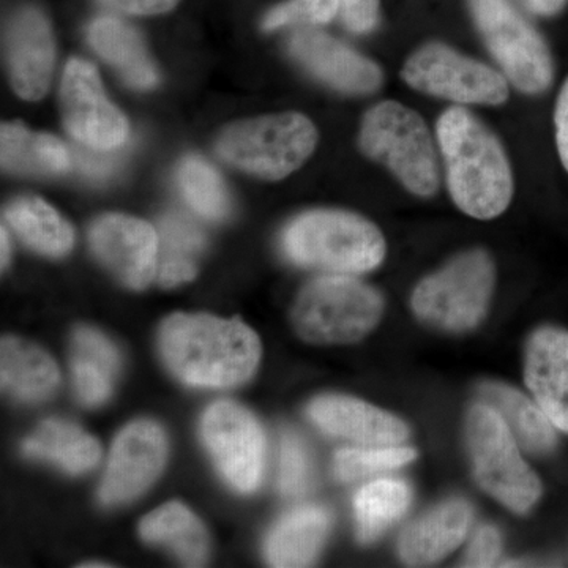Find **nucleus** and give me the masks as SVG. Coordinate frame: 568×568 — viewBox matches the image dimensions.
<instances>
[{
    "label": "nucleus",
    "instance_id": "cd10ccee",
    "mask_svg": "<svg viewBox=\"0 0 568 568\" xmlns=\"http://www.w3.org/2000/svg\"><path fill=\"white\" fill-rule=\"evenodd\" d=\"M6 219L18 237L37 253L61 257L73 248V227L40 197H18L6 209Z\"/></svg>",
    "mask_w": 568,
    "mask_h": 568
},
{
    "label": "nucleus",
    "instance_id": "1a4fd4ad",
    "mask_svg": "<svg viewBox=\"0 0 568 568\" xmlns=\"http://www.w3.org/2000/svg\"><path fill=\"white\" fill-rule=\"evenodd\" d=\"M481 39L507 80L528 95L548 91L555 62L547 41L511 0H469Z\"/></svg>",
    "mask_w": 568,
    "mask_h": 568
},
{
    "label": "nucleus",
    "instance_id": "2f4dec72",
    "mask_svg": "<svg viewBox=\"0 0 568 568\" xmlns=\"http://www.w3.org/2000/svg\"><path fill=\"white\" fill-rule=\"evenodd\" d=\"M416 457L414 448L402 446L343 448L336 452L334 470L339 480L355 481L386 470L399 469L413 463Z\"/></svg>",
    "mask_w": 568,
    "mask_h": 568
},
{
    "label": "nucleus",
    "instance_id": "a878e982",
    "mask_svg": "<svg viewBox=\"0 0 568 568\" xmlns=\"http://www.w3.org/2000/svg\"><path fill=\"white\" fill-rule=\"evenodd\" d=\"M484 403L495 407L497 413L517 437L519 444L534 454H549L558 444L556 426L549 420L537 402L508 387L507 384L485 383L480 387Z\"/></svg>",
    "mask_w": 568,
    "mask_h": 568
},
{
    "label": "nucleus",
    "instance_id": "58836bf2",
    "mask_svg": "<svg viewBox=\"0 0 568 568\" xmlns=\"http://www.w3.org/2000/svg\"><path fill=\"white\" fill-rule=\"evenodd\" d=\"M556 145L559 159L568 173V78L560 89L555 110Z\"/></svg>",
    "mask_w": 568,
    "mask_h": 568
},
{
    "label": "nucleus",
    "instance_id": "bb28decb",
    "mask_svg": "<svg viewBox=\"0 0 568 568\" xmlns=\"http://www.w3.org/2000/svg\"><path fill=\"white\" fill-rule=\"evenodd\" d=\"M141 537L149 544L163 545L185 566L201 567L207 560L209 538L203 523L181 503L164 504L142 519Z\"/></svg>",
    "mask_w": 568,
    "mask_h": 568
},
{
    "label": "nucleus",
    "instance_id": "f704fd0d",
    "mask_svg": "<svg viewBox=\"0 0 568 568\" xmlns=\"http://www.w3.org/2000/svg\"><path fill=\"white\" fill-rule=\"evenodd\" d=\"M503 551V537L495 526H481L467 548L465 567L496 566Z\"/></svg>",
    "mask_w": 568,
    "mask_h": 568
},
{
    "label": "nucleus",
    "instance_id": "f3484780",
    "mask_svg": "<svg viewBox=\"0 0 568 568\" xmlns=\"http://www.w3.org/2000/svg\"><path fill=\"white\" fill-rule=\"evenodd\" d=\"M308 416L327 435L364 446H399L409 436L402 418L353 396H320Z\"/></svg>",
    "mask_w": 568,
    "mask_h": 568
},
{
    "label": "nucleus",
    "instance_id": "4c0bfd02",
    "mask_svg": "<svg viewBox=\"0 0 568 568\" xmlns=\"http://www.w3.org/2000/svg\"><path fill=\"white\" fill-rule=\"evenodd\" d=\"M112 10L129 14H160L173 10L179 0H99Z\"/></svg>",
    "mask_w": 568,
    "mask_h": 568
},
{
    "label": "nucleus",
    "instance_id": "4468645a",
    "mask_svg": "<svg viewBox=\"0 0 568 568\" xmlns=\"http://www.w3.org/2000/svg\"><path fill=\"white\" fill-rule=\"evenodd\" d=\"M166 455L162 426L151 420H136L125 426L112 446L100 485V500L104 506H119L136 499L160 476Z\"/></svg>",
    "mask_w": 568,
    "mask_h": 568
},
{
    "label": "nucleus",
    "instance_id": "0eeeda50",
    "mask_svg": "<svg viewBox=\"0 0 568 568\" xmlns=\"http://www.w3.org/2000/svg\"><path fill=\"white\" fill-rule=\"evenodd\" d=\"M466 439L480 487L511 511L526 514L541 496V481L521 457L517 437L487 403L467 414Z\"/></svg>",
    "mask_w": 568,
    "mask_h": 568
},
{
    "label": "nucleus",
    "instance_id": "2eb2a0df",
    "mask_svg": "<svg viewBox=\"0 0 568 568\" xmlns=\"http://www.w3.org/2000/svg\"><path fill=\"white\" fill-rule=\"evenodd\" d=\"M287 51L302 69L336 92L372 95L383 85V70L376 62L317 29H295Z\"/></svg>",
    "mask_w": 568,
    "mask_h": 568
},
{
    "label": "nucleus",
    "instance_id": "ddd939ff",
    "mask_svg": "<svg viewBox=\"0 0 568 568\" xmlns=\"http://www.w3.org/2000/svg\"><path fill=\"white\" fill-rule=\"evenodd\" d=\"M97 260L119 282L145 290L159 271V233L148 222L123 213L100 216L89 231Z\"/></svg>",
    "mask_w": 568,
    "mask_h": 568
},
{
    "label": "nucleus",
    "instance_id": "423d86ee",
    "mask_svg": "<svg viewBox=\"0 0 568 568\" xmlns=\"http://www.w3.org/2000/svg\"><path fill=\"white\" fill-rule=\"evenodd\" d=\"M315 123L301 112L263 115L231 123L216 140L224 162L265 181H282L315 152Z\"/></svg>",
    "mask_w": 568,
    "mask_h": 568
},
{
    "label": "nucleus",
    "instance_id": "c756f323",
    "mask_svg": "<svg viewBox=\"0 0 568 568\" xmlns=\"http://www.w3.org/2000/svg\"><path fill=\"white\" fill-rule=\"evenodd\" d=\"M413 500L409 485L398 478H379L358 489L354 497L358 540H376L384 530L405 517Z\"/></svg>",
    "mask_w": 568,
    "mask_h": 568
},
{
    "label": "nucleus",
    "instance_id": "6e6552de",
    "mask_svg": "<svg viewBox=\"0 0 568 568\" xmlns=\"http://www.w3.org/2000/svg\"><path fill=\"white\" fill-rule=\"evenodd\" d=\"M496 265L484 250H469L417 284L410 297L418 320L443 331L465 332L487 315Z\"/></svg>",
    "mask_w": 568,
    "mask_h": 568
},
{
    "label": "nucleus",
    "instance_id": "9d476101",
    "mask_svg": "<svg viewBox=\"0 0 568 568\" xmlns=\"http://www.w3.org/2000/svg\"><path fill=\"white\" fill-rule=\"evenodd\" d=\"M409 88L458 106H499L510 97L504 74L444 43H428L407 58L402 70Z\"/></svg>",
    "mask_w": 568,
    "mask_h": 568
},
{
    "label": "nucleus",
    "instance_id": "20e7f679",
    "mask_svg": "<svg viewBox=\"0 0 568 568\" xmlns=\"http://www.w3.org/2000/svg\"><path fill=\"white\" fill-rule=\"evenodd\" d=\"M358 145L368 159L386 166L407 192L432 197L439 190L435 141L417 111L394 100L369 108L362 121Z\"/></svg>",
    "mask_w": 568,
    "mask_h": 568
},
{
    "label": "nucleus",
    "instance_id": "ea45409f",
    "mask_svg": "<svg viewBox=\"0 0 568 568\" xmlns=\"http://www.w3.org/2000/svg\"><path fill=\"white\" fill-rule=\"evenodd\" d=\"M568 0H525L530 13L540 14V17H555L560 13Z\"/></svg>",
    "mask_w": 568,
    "mask_h": 568
},
{
    "label": "nucleus",
    "instance_id": "c85d7f7f",
    "mask_svg": "<svg viewBox=\"0 0 568 568\" xmlns=\"http://www.w3.org/2000/svg\"><path fill=\"white\" fill-rule=\"evenodd\" d=\"M204 245L203 231L189 219L178 213L163 216L159 226V283L163 287H174L192 282Z\"/></svg>",
    "mask_w": 568,
    "mask_h": 568
},
{
    "label": "nucleus",
    "instance_id": "79ce46f5",
    "mask_svg": "<svg viewBox=\"0 0 568 568\" xmlns=\"http://www.w3.org/2000/svg\"><path fill=\"white\" fill-rule=\"evenodd\" d=\"M80 567H84V568H88V567H92V568H99V567H110V564H99V562H93V564H81Z\"/></svg>",
    "mask_w": 568,
    "mask_h": 568
},
{
    "label": "nucleus",
    "instance_id": "b1692460",
    "mask_svg": "<svg viewBox=\"0 0 568 568\" xmlns=\"http://www.w3.org/2000/svg\"><path fill=\"white\" fill-rule=\"evenodd\" d=\"M22 452L29 458L54 463L70 474L88 473L102 458V447L95 437L61 418L43 422L24 440Z\"/></svg>",
    "mask_w": 568,
    "mask_h": 568
},
{
    "label": "nucleus",
    "instance_id": "e433bc0d",
    "mask_svg": "<svg viewBox=\"0 0 568 568\" xmlns=\"http://www.w3.org/2000/svg\"><path fill=\"white\" fill-rule=\"evenodd\" d=\"M88 151L78 153L77 164L80 166L81 173L95 181H103L110 178L112 171L118 164V153L110 155L112 151H97V149L85 148Z\"/></svg>",
    "mask_w": 568,
    "mask_h": 568
},
{
    "label": "nucleus",
    "instance_id": "dca6fc26",
    "mask_svg": "<svg viewBox=\"0 0 568 568\" xmlns=\"http://www.w3.org/2000/svg\"><path fill=\"white\" fill-rule=\"evenodd\" d=\"M6 51L14 92L29 102L43 99L51 84L55 48L50 22L40 10L28 7L11 17Z\"/></svg>",
    "mask_w": 568,
    "mask_h": 568
},
{
    "label": "nucleus",
    "instance_id": "a211bd4d",
    "mask_svg": "<svg viewBox=\"0 0 568 568\" xmlns=\"http://www.w3.org/2000/svg\"><path fill=\"white\" fill-rule=\"evenodd\" d=\"M525 381L537 405L560 432L568 433V332L538 328L525 354Z\"/></svg>",
    "mask_w": 568,
    "mask_h": 568
},
{
    "label": "nucleus",
    "instance_id": "a19ab883",
    "mask_svg": "<svg viewBox=\"0 0 568 568\" xmlns=\"http://www.w3.org/2000/svg\"><path fill=\"white\" fill-rule=\"evenodd\" d=\"M2 267H6L7 264H9L10 260V242H9V235H7L6 227H2Z\"/></svg>",
    "mask_w": 568,
    "mask_h": 568
},
{
    "label": "nucleus",
    "instance_id": "5701e85b",
    "mask_svg": "<svg viewBox=\"0 0 568 568\" xmlns=\"http://www.w3.org/2000/svg\"><path fill=\"white\" fill-rule=\"evenodd\" d=\"M121 357L110 339L91 327H80L71 342V372L82 405L100 406L110 398Z\"/></svg>",
    "mask_w": 568,
    "mask_h": 568
},
{
    "label": "nucleus",
    "instance_id": "393cba45",
    "mask_svg": "<svg viewBox=\"0 0 568 568\" xmlns=\"http://www.w3.org/2000/svg\"><path fill=\"white\" fill-rule=\"evenodd\" d=\"M2 166L21 175H58L73 166L69 148L58 138L33 133L20 122L2 125Z\"/></svg>",
    "mask_w": 568,
    "mask_h": 568
},
{
    "label": "nucleus",
    "instance_id": "412c9836",
    "mask_svg": "<svg viewBox=\"0 0 568 568\" xmlns=\"http://www.w3.org/2000/svg\"><path fill=\"white\" fill-rule=\"evenodd\" d=\"M0 381L3 392L24 403L50 398L61 372L50 354L41 347L14 336H3L0 345Z\"/></svg>",
    "mask_w": 568,
    "mask_h": 568
},
{
    "label": "nucleus",
    "instance_id": "c9c22d12",
    "mask_svg": "<svg viewBox=\"0 0 568 568\" xmlns=\"http://www.w3.org/2000/svg\"><path fill=\"white\" fill-rule=\"evenodd\" d=\"M381 0H342L339 14L347 29L353 33H369L379 24Z\"/></svg>",
    "mask_w": 568,
    "mask_h": 568
},
{
    "label": "nucleus",
    "instance_id": "9b49d317",
    "mask_svg": "<svg viewBox=\"0 0 568 568\" xmlns=\"http://www.w3.org/2000/svg\"><path fill=\"white\" fill-rule=\"evenodd\" d=\"M201 433L209 454L227 484L253 493L263 480L265 437L250 410L233 402H219L205 410Z\"/></svg>",
    "mask_w": 568,
    "mask_h": 568
},
{
    "label": "nucleus",
    "instance_id": "4be33fe9",
    "mask_svg": "<svg viewBox=\"0 0 568 568\" xmlns=\"http://www.w3.org/2000/svg\"><path fill=\"white\" fill-rule=\"evenodd\" d=\"M331 529V515L323 507H301L276 523L265 541V558L272 567L312 566Z\"/></svg>",
    "mask_w": 568,
    "mask_h": 568
},
{
    "label": "nucleus",
    "instance_id": "aec40b11",
    "mask_svg": "<svg viewBox=\"0 0 568 568\" xmlns=\"http://www.w3.org/2000/svg\"><path fill=\"white\" fill-rule=\"evenodd\" d=\"M88 39L93 51L110 63L130 88L148 91L159 84V73L144 41L129 22L114 17L97 18L89 26Z\"/></svg>",
    "mask_w": 568,
    "mask_h": 568
},
{
    "label": "nucleus",
    "instance_id": "f8f14e48",
    "mask_svg": "<svg viewBox=\"0 0 568 568\" xmlns=\"http://www.w3.org/2000/svg\"><path fill=\"white\" fill-rule=\"evenodd\" d=\"M61 112L65 129L84 148L115 151L129 138V123L104 93L91 62L71 59L63 70Z\"/></svg>",
    "mask_w": 568,
    "mask_h": 568
},
{
    "label": "nucleus",
    "instance_id": "f03ea898",
    "mask_svg": "<svg viewBox=\"0 0 568 568\" xmlns=\"http://www.w3.org/2000/svg\"><path fill=\"white\" fill-rule=\"evenodd\" d=\"M164 364L193 387L230 388L245 383L261 361V342L241 320L173 315L160 328Z\"/></svg>",
    "mask_w": 568,
    "mask_h": 568
},
{
    "label": "nucleus",
    "instance_id": "473e14b6",
    "mask_svg": "<svg viewBox=\"0 0 568 568\" xmlns=\"http://www.w3.org/2000/svg\"><path fill=\"white\" fill-rule=\"evenodd\" d=\"M342 0H287L265 14V32L293 24H327L339 13Z\"/></svg>",
    "mask_w": 568,
    "mask_h": 568
},
{
    "label": "nucleus",
    "instance_id": "f257e3e1",
    "mask_svg": "<svg viewBox=\"0 0 568 568\" xmlns=\"http://www.w3.org/2000/svg\"><path fill=\"white\" fill-rule=\"evenodd\" d=\"M452 201L466 215L493 220L514 200V173L503 142L477 115L447 108L436 123Z\"/></svg>",
    "mask_w": 568,
    "mask_h": 568
},
{
    "label": "nucleus",
    "instance_id": "39448f33",
    "mask_svg": "<svg viewBox=\"0 0 568 568\" xmlns=\"http://www.w3.org/2000/svg\"><path fill=\"white\" fill-rule=\"evenodd\" d=\"M384 315L383 295L353 275H325L295 298V334L312 345H347L365 338Z\"/></svg>",
    "mask_w": 568,
    "mask_h": 568
},
{
    "label": "nucleus",
    "instance_id": "6ab92c4d",
    "mask_svg": "<svg viewBox=\"0 0 568 568\" xmlns=\"http://www.w3.org/2000/svg\"><path fill=\"white\" fill-rule=\"evenodd\" d=\"M473 510L465 500H447L414 521L399 540V556L409 566H432L463 544Z\"/></svg>",
    "mask_w": 568,
    "mask_h": 568
},
{
    "label": "nucleus",
    "instance_id": "72a5a7b5",
    "mask_svg": "<svg viewBox=\"0 0 568 568\" xmlns=\"http://www.w3.org/2000/svg\"><path fill=\"white\" fill-rule=\"evenodd\" d=\"M308 452L301 437L294 433H283L282 443H280V491L286 497H297L304 495L310 485Z\"/></svg>",
    "mask_w": 568,
    "mask_h": 568
},
{
    "label": "nucleus",
    "instance_id": "7ed1b4c3",
    "mask_svg": "<svg viewBox=\"0 0 568 568\" xmlns=\"http://www.w3.org/2000/svg\"><path fill=\"white\" fill-rule=\"evenodd\" d=\"M283 250L302 267L335 275H361L383 264L387 245L379 227L365 216L317 209L287 224Z\"/></svg>",
    "mask_w": 568,
    "mask_h": 568
},
{
    "label": "nucleus",
    "instance_id": "7c9ffc66",
    "mask_svg": "<svg viewBox=\"0 0 568 568\" xmlns=\"http://www.w3.org/2000/svg\"><path fill=\"white\" fill-rule=\"evenodd\" d=\"M179 186L194 212L209 220L230 213V196L219 171L200 156H186L179 166Z\"/></svg>",
    "mask_w": 568,
    "mask_h": 568
}]
</instances>
